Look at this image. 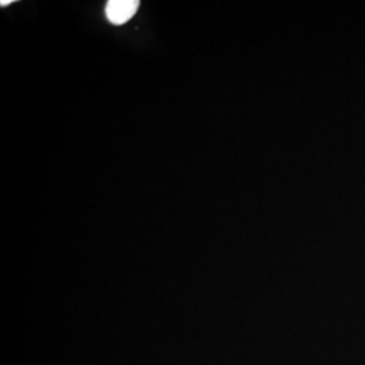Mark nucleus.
<instances>
[{
    "instance_id": "1",
    "label": "nucleus",
    "mask_w": 365,
    "mask_h": 365,
    "mask_svg": "<svg viewBox=\"0 0 365 365\" xmlns=\"http://www.w3.org/2000/svg\"><path fill=\"white\" fill-rule=\"evenodd\" d=\"M138 7V0H110L106 4V18L110 24L120 26L130 21Z\"/></svg>"
},
{
    "instance_id": "2",
    "label": "nucleus",
    "mask_w": 365,
    "mask_h": 365,
    "mask_svg": "<svg viewBox=\"0 0 365 365\" xmlns=\"http://www.w3.org/2000/svg\"><path fill=\"white\" fill-rule=\"evenodd\" d=\"M14 1H15V0H1V1H0V6H1V7H6V6L11 4Z\"/></svg>"
}]
</instances>
